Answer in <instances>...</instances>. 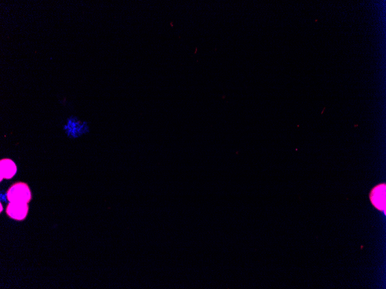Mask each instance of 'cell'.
Listing matches in <instances>:
<instances>
[{"mask_svg": "<svg viewBox=\"0 0 386 289\" xmlns=\"http://www.w3.org/2000/svg\"><path fill=\"white\" fill-rule=\"evenodd\" d=\"M28 209V204L10 202L6 208V213L13 220L21 221L27 217Z\"/></svg>", "mask_w": 386, "mask_h": 289, "instance_id": "2", "label": "cell"}, {"mask_svg": "<svg viewBox=\"0 0 386 289\" xmlns=\"http://www.w3.org/2000/svg\"><path fill=\"white\" fill-rule=\"evenodd\" d=\"M18 168L14 162L10 159H2L0 161L1 182L3 179H11L17 173Z\"/></svg>", "mask_w": 386, "mask_h": 289, "instance_id": "3", "label": "cell"}, {"mask_svg": "<svg viewBox=\"0 0 386 289\" xmlns=\"http://www.w3.org/2000/svg\"><path fill=\"white\" fill-rule=\"evenodd\" d=\"M385 184H381L372 190L371 199L373 205L381 210H385Z\"/></svg>", "mask_w": 386, "mask_h": 289, "instance_id": "4", "label": "cell"}, {"mask_svg": "<svg viewBox=\"0 0 386 289\" xmlns=\"http://www.w3.org/2000/svg\"><path fill=\"white\" fill-rule=\"evenodd\" d=\"M7 199L9 202L28 204L32 199V195L27 184L18 182L14 184L8 189Z\"/></svg>", "mask_w": 386, "mask_h": 289, "instance_id": "1", "label": "cell"}, {"mask_svg": "<svg viewBox=\"0 0 386 289\" xmlns=\"http://www.w3.org/2000/svg\"><path fill=\"white\" fill-rule=\"evenodd\" d=\"M2 204L1 203V212H2Z\"/></svg>", "mask_w": 386, "mask_h": 289, "instance_id": "5", "label": "cell"}]
</instances>
